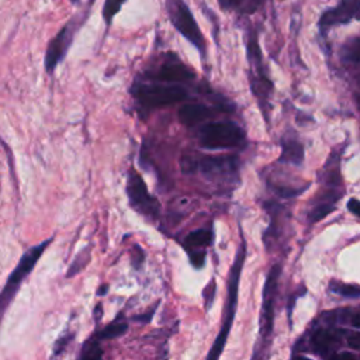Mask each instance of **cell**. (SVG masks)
Returning <instances> with one entry per match:
<instances>
[{
  "label": "cell",
  "instance_id": "obj_1",
  "mask_svg": "<svg viewBox=\"0 0 360 360\" xmlns=\"http://www.w3.org/2000/svg\"><path fill=\"white\" fill-rule=\"evenodd\" d=\"M246 257V242L242 238L240 239V246L238 248V252L235 255L231 271H229V281H228V297H226V304L224 308V318H222V325L219 329L218 336L215 338L211 350L207 356V360H219L222 350L225 347V343L228 340L233 319H235V312L238 307V292H239V281H240V274L243 269Z\"/></svg>",
  "mask_w": 360,
  "mask_h": 360
},
{
  "label": "cell",
  "instance_id": "obj_2",
  "mask_svg": "<svg viewBox=\"0 0 360 360\" xmlns=\"http://www.w3.org/2000/svg\"><path fill=\"white\" fill-rule=\"evenodd\" d=\"M184 174L201 173L212 181L235 183L239 174V160L235 156H211V155H184L180 160Z\"/></svg>",
  "mask_w": 360,
  "mask_h": 360
},
{
  "label": "cell",
  "instance_id": "obj_3",
  "mask_svg": "<svg viewBox=\"0 0 360 360\" xmlns=\"http://www.w3.org/2000/svg\"><path fill=\"white\" fill-rule=\"evenodd\" d=\"M198 143L208 150L231 149L245 142V131L233 121H214L202 125L198 132Z\"/></svg>",
  "mask_w": 360,
  "mask_h": 360
},
{
  "label": "cell",
  "instance_id": "obj_4",
  "mask_svg": "<svg viewBox=\"0 0 360 360\" xmlns=\"http://www.w3.org/2000/svg\"><path fill=\"white\" fill-rule=\"evenodd\" d=\"M132 94L138 105L145 110L167 107L187 98V91L180 84L134 83Z\"/></svg>",
  "mask_w": 360,
  "mask_h": 360
},
{
  "label": "cell",
  "instance_id": "obj_5",
  "mask_svg": "<svg viewBox=\"0 0 360 360\" xmlns=\"http://www.w3.org/2000/svg\"><path fill=\"white\" fill-rule=\"evenodd\" d=\"M51 242H52V238L32 246L21 256L18 264L14 267V270L8 276L3 290L0 291V318L4 314V311L8 308L13 298L15 297L17 290L20 288L22 280L32 271L34 266L37 264V262L39 260V257L42 256V253L45 252V249L49 246Z\"/></svg>",
  "mask_w": 360,
  "mask_h": 360
},
{
  "label": "cell",
  "instance_id": "obj_6",
  "mask_svg": "<svg viewBox=\"0 0 360 360\" xmlns=\"http://www.w3.org/2000/svg\"><path fill=\"white\" fill-rule=\"evenodd\" d=\"M166 10L172 25L205 58L204 35L184 0H166Z\"/></svg>",
  "mask_w": 360,
  "mask_h": 360
},
{
  "label": "cell",
  "instance_id": "obj_7",
  "mask_svg": "<svg viewBox=\"0 0 360 360\" xmlns=\"http://www.w3.org/2000/svg\"><path fill=\"white\" fill-rule=\"evenodd\" d=\"M125 193L129 201V205L132 210H135L138 214L143 215L149 219H156L160 211V204L156 197H153L142 176L135 170V167H129L127 174V184H125Z\"/></svg>",
  "mask_w": 360,
  "mask_h": 360
},
{
  "label": "cell",
  "instance_id": "obj_8",
  "mask_svg": "<svg viewBox=\"0 0 360 360\" xmlns=\"http://www.w3.org/2000/svg\"><path fill=\"white\" fill-rule=\"evenodd\" d=\"M280 274H281L280 264H273L264 281L262 308H260V316H259V336L262 342H267L269 336H271V332H273L274 307H276V295H277Z\"/></svg>",
  "mask_w": 360,
  "mask_h": 360
},
{
  "label": "cell",
  "instance_id": "obj_9",
  "mask_svg": "<svg viewBox=\"0 0 360 360\" xmlns=\"http://www.w3.org/2000/svg\"><path fill=\"white\" fill-rule=\"evenodd\" d=\"M360 17V0H340L335 7L326 8L318 21L321 38H326L336 25H346Z\"/></svg>",
  "mask_w": 360,
  "mask_h": 360
},
{
  "label": "cell",
  "instance_id": "obj_10",
  "mask_svg": "<svg viewBox=\"0 0 360 360\" xmlns=\"http://www.w3.org/2000/svg\"><path fill=\"white\" fill-rule=\"evenodd\" d=\"M77 28H79V24L76 22V18H72L69 22H66L59 30V32L48 44L44 65H45V69L49 75L65 59V56H66L72 42H73V38H75V34H76Z\"/></svg>",
  "mask_w": 360,
  "mask_h": 360
},
{
  "label": "cell",
  "instance_id": "obj_11",
  "mask_svg": "<svg viewBox=\"0 0 360 360\" xmlns=\"http://www.w3.org/2000/svg\"><path fill=\"white\" fill-rule=\"evenodd\" d=\"M343 190L339 188H325L322 187L318 194H315L312 204L308 210L307 219L309 224L319 222L329 214H332L336 210L338 201L342 198Z\"/></svg>",
  "mask_w": 360,
  "mask_h": 360
},
{
  "label": "cell",
  "instance_id": "obj_12",
  "mask_svg": "<svg viewBox=\"0 0 360 360\" xmlns=\"http://www.w3.org/2000/svg\"><path fill=\"white\" fill-rule=\"evenodd\" d=\"M153 77L162 83L180 84V83H186V82H190L191 79H194L195 73L191 68H188L179 58H176L174 55H170V58L159 66V69L156 70Z\"/></svg>",
  "mask_w": 360,
  "mask_h": 360
},
{
  "label": "cell",
  "instance_id": "obj_13",
  "mask_svg": "<svg viewBox=\"0 0 360 360\" xmlns=\"http://www.w3.org/2000/svg\"><path fill=\"white\" fill-rule=\"evenodd\" d=\"M345 333L343 329H338L335 326H319L314 330L311 335V346L312 350L319 354L326 357V354H332L336 352L342 335Z\"/></svg>",
  "mask_w": 360,
  "mask_h": 360
},
{
  "label": "cell",
  "instance_id": "obj_14",
  "mask_svg": "<svg viewBox=\"0 0 360 360\" xmlns=\"http://www.w3.org/2000/svg\"><path fill=\"white\" fill-rule=\"evenodd\" d=\"M281 153L276 163L291 165L294 167H301L305 160V148L301 139L294 132H287L280 139Z\"/></svg>",
  "mask_w": 360,
  "mask_h": 360
},
{
  "label": "cell",
  "instance_id": "obj_15",
  "mask_svg": "<svg viewBox=\"0 0 360 360\" xmlns=\"http://www.w3.org/2000/svg\"><path fill=\"white\" fill-rule=\"evenodd\" d=\"M214 114L215 112L212 111V108L204 104L194 103V104H186L179 110V120L186 127H194L211 118Z\"/></svg>",
  "mask_w": 360,
  "mask_h": 360
},
{
  "label": "cell",
  "instance_id": "obj_16",
  "mask_svg": "<svg viewBox=\"0 0 360 360\" xmlns=\"http://www.w3.org/2000/svg\"><path fill=\"white\" fill-rule=\"evenodd\" d=\"M340 63L347 69L359 70L360 65V38L357 35L347 38L339 51Z\"/></svg>",
  "mask_w": 360,
  "mask_h": 360
},
{
  "label": "cell",
  "instance_id": "obj_17",
  "mask_svg": "<svg viewBox=\"0 0 360 360\" xmlns=\"http://www.w3.org/2000/svg\"><path fill=\"white\" fill-rule=\"evenodd\" d=\"M214 235L212 231L210 229H195L191 231L186 239H184V246L187 250H205L212 243Z\"/></svg>",
  "mask_w": 360,
  "mask_h": 360
},
{
  "label": "cell",
  "instance_id": "obj_18",
  "mask_svg": "<svg viewBox=\"0 0 360 360\" xmlns=\"http://www.w3.org/2000/svg\"><path fill=\"white\" fill-rule=\"evenodd\" d=\"M77 360H103V350L96 336L87 339L83 343Z\"/></svg>",
  "mask_w": 360,
  "mask_h": 360
},
{
  "label": "cell",
  "instance_id": "obj_19",
  "mask_svg": "<svg viewBox=\"0 0 360 360\" xmlns=\"http://www.w3.org/2000/svg\"><path fill=\"white\" fill-rule=\"evenodd\" d=\"M128 330V323L122 319L121 315H118L112 322H110L104 329L98 332L97 339H112L124 335Z\"/></svg>",
  "mask_w": 360,
  "mask_h": 360
},
{
  "label": "cell",
  "instance_id": "obj_20",
  "mask_svg": "<svg viewBox=\"0 0 360 360\" xmlns=\"http://www.w3.org/2000/svg\"><path fill=\"white\" fill-rule=\"evenodd\" d=\"M329 290L338 295H342L345 298H359L360 288L356 284H346L342 281H330Z\"/></svg>",
  "mask_w": 360,
  "mask_h": 360
},
{
  "label": "cell",
  "instance_id": "obj_21",
  "mask_svg": "<svg viewBox=\"0 0 360 360\" xmlns=\"http://www.w3.org/2000/svg\"><path fill=\"white\" fill-rule=\"evenodd\" d=\"M89 260H90V248L87 246L80 253H77V256L73 259V262L70 263V266L68 269L66 277H73L77 273H80L87 266Z\"/></svg>",
  "mask_w": 360,
  "mask_h": 360
},
{
  "label": "cell",
  "instance_id": "obj_22",
  "mask_svg": "<svg viewBox=\"0 0 360 360\" xmlns=\"http://www.w3.org/2000/svg\"><path fill=\"white\" fill-rule=\"evenodd\" d=\"M125 1L127 0H105L104 1L101 14H103V20L105 21L107 25H110L112 22L114 17L120 13V10Z\"/></svg>",
  "mask_w": 360,
  "mask_h": 360
},
{
  "label": "cell",
  "instance_id": "obj_23",
  "mask_svg": "<svg viewBox=\"0 0 360 360\" xmlns=\"http://www.w3.org/2000/svg\"><path fill=\"white\" fill-rule=\"evenodd\" d=\"M215 288H217V281L215 278L212 277L207 285L204 287L202 290V298H204V305H205V309L208 311L214 302V298H215Z\"/></svg>",
  "mask_w": 360,
  "mask_h": 360
},
{
  "label": "cell",
  "instance_id": "obj_24",
  "mask_svg": "<svg viewBox=\"0 0 360 360\" xmlns=\"http://www.w3.org/2000/svg\"><path fill=\"white\" fill-rule=\"evenodd\" d=\"M73 333H63L58 340H56V343H55V346H53V353H52V357H58L59 354H62V352L68 347V345L70 343V340L73 339Z\"/></svg>",
  "mask_w": 360,
  "mask_h": 360
},
{
  "label": "cell",
  "instance_id": "obj_25",
  "mask_svg": "<svg viewBox=\"0 0 360 360\" xmlns=\"http://www.w3.org/2000/svg\"><path fill=\"white\" fill-rule=\"evenodd\" d=\"M188 252V257H190V263L195 267V269H201L204 266L205 262V250H187Z\"/></svg>",
  "mask_w": 360,
  "mask_h": 360
},
{
  "label": "cell",
  "instance_id": "obj_26",
  "mask_svg": "<svg viewBox=\"0 0 360 360\" xmlns=\"http://www.w3.org/2000/svg\"><path fill=\"white\" fill-rule=\"evenodd\" d=\"M329 360H359V357L352 352H335L329 356Z\"/></svg>",
  "mask_w": 360,
  "mask_h": 360
},
{
  "label": "cell",
  "instance_id": "obj_27",
  "mask_svg": "<svg viewBox=\"0 0 360 360\" xmlns=\"http://www.w3.org/2000/svg\"><path fill=\"white\" fill-rule=\"evenodd\" d=\"M359 340H360V335H359L357 330H354L353 333H349V336H347V343H349V346H350L352 349H354V350H359V349H360Z\"/></svg>",
  "mask_w": 360,
  "mask_h": 360
},
{
  "label": "cell",
  "instance_id": "obj_28",
  "mask_svg": "<svg viewBox=\"0 0 360 360\" xmlns=\"http://www.w3.org/2000/svg\"><path fill=\"white\" fill-rule=\"evenodd\" d=\"M245 0H218V3L221 4L222 8L231 10V8H236L239 7Z\"/></svg>",
  "mask_w": 360,
  "mask_h": 360
},
{
  "label": "cell",
  "instance_id": "obj_29",
  "mask_svg": "<svg viewBox=\"0 0 360 360\" xmlns=\"http://www.w3.org/2000/svg\"><path fill=\"white\" fill-rule=\"evenodd\" d=\"M359 208H360V202H359V200L357 198H350L349 200V202H347V210L353 214V215H356V217H359Z\"/></svg>",
  "mask_w": 360,
  "mask_h": 360
},
{
  "label": "cell",
  "instance_id": "obj_30",
  "mask_svg": "<svg viewBox=\"0 0 360 360\" xmlns=\"http://www.w3.org/2000/svg\"><path fill=\"white\" fill-rule=\"evenodd\" d=\"M291 360H311V359H307V357H302V356H295Z\"/></svg>",
  "mask_w": 360,
  "mask_h": 360
},
{
  "label": "cell",
  "instance_id": "obj_31",
  "mask_svg": "<svg viewBox=\"0 0 360 360\" xmlns=\"http://www.w3.org/2000/svg\"><path fill=\"white\" fill-rule=\"evenodd\" d=\"M70 1H72V3H77L79 0H70Z\"/></svg>",
  "mask_w": 360,
  "mask_h": 360
}]
</instances>
